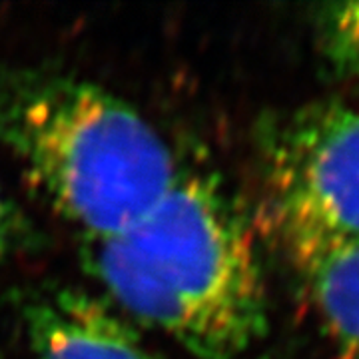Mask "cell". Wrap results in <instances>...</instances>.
<instances>
[{
  "label": "cell",
  "instance_id": "obj_5",
  "mask_svg": "<svg viewBox=\"0 0 359 359\" xmlns=\"http://www.w3.org/2000/svg\"><path fill=\"white\" fill-rule=\"evenodd\" d=\"M337 359H359V242L295 257Z\"/></svg>",
  "mask_w": 359,
  "mask_h": 359
},
{
  "label": "cell",
  "instance_id": "obj_1",
  "mask_svg": "<svg viewBox=\"0 0 359 359\" xmlns=\"http://www.w3.org/2000/svg\"><path fill=\"white\" fill-rule=\"evenodd\" d=\"M82 256L128 316L168 334L196 359H240L266 334L256 248L212 172L180 168L140 222L86 240Z\"/></svg>",
  "mask_w": 359,
  "mask_h": 359
},
{
  "label": "cell",
  "instance_id": "obj_7",
  "mask_svg": "<svg viewBox=\"0 0 359 359\" xmlns=\"http://www.w3.org/2000/svg\"><path fill=\"white\" fill-rule=\"evenodd\" d=\"M42 244V236L34 222L0 188V264L26 252H34Z\"/></svg>",
  "mask_w": 359,
  "mask_h": 359
},
{
  "label": "cell",
  "instance_id": "obj_3",
  "mask_svg": "<svg viewBox=\"0 0 359 359\" xmlns=\"http://www.w3.org/2000/svg\"><path fill=\"white\" fill-rule=\"evenodd\" d=\"M269 210L295 257L359 242V110L311 104L262 134Z\"/></svg>",
  "mask_w": 359,
  "mask_h": 359
},
{
  "label": "cell",
  "instance_id": "obj_2",
  "mask_svg": "<svg viewBox=\"0 0 359 359\" xmlns=\"http://www.w3.org/2000/svg\"><path fill=\"white\" fill-rule=\"evenodd\" d=\"M0 144L86 240L132 228L172 188L166 140L114 92L42 68H0Z\"/></svg>",
  "mask_w": 359,
  "mask_h": 359
},
{
  "label": "cell",
  "instance_id": "obj_4",
  "mask_svg": "<svg viewBox=\"0 0 359 359\" xmlns=\"http://www.w3.org/2000/svg\"><path fill=\"white\" fill-rule=\"evenodd\" d=\"M16 306L36 359H162L120 311L76 285L26 287Z\"/></svg>",
  "mask_w": 359,
  "mask_h": 359
},
{
  "label": "cell",
  "instance_id": "obj_6",
  "mask_svg": "<svg viewBox=\"0 0 359 359\" xmlns=\"http://www.w3.org/2000/svg\"><path fill=\"white\" fill-rule=\"evenodd\" d=\"M321 32L332 60L349 76L359 78V2L327 6Z\"/></svg>",
  "mask_w": 359,
  "mask_h": 359
}]
</instances>
